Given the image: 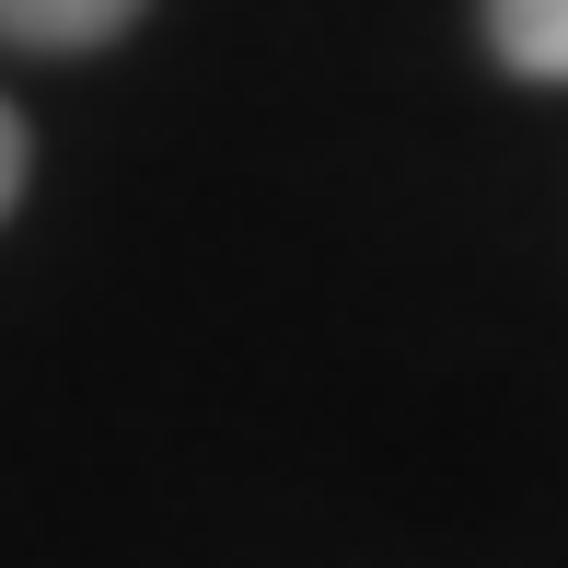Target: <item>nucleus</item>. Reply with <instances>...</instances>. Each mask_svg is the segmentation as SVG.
Returning a JSON list of instances; mask_svg holds the SVG:
<instances>
[{
    "label": "nucleus",
    "instance_id": "3",
    "mask_svg": "<svg viewBox=\"0 0 568 568\" xmlns=\"http://www.w3.org/2000/svg\"><path fill=\"white\" fill-rule=\"evenodd\" d=\"M12 197H23V116L0 105V210H12Z\"/></svg>",
    "mask_w": 568,
    "mask_h": 568
},
{
    "label": "nucleus",
    "instance_id": "2",
    "mask_svg": "<svg viewBox=\"0 0 568 568\" xmlns=\"http://www.w3.org/2000/svg\"><path fill=\"white\" fill-rule=\"evenodd\" d=\"M487 47L534 82H568V0H487Z\"/></svg>",
    "mask_w": 568,
    "mask_h": 568
},
{
    "label": "nucleus",
    "instance_id": "1",
    "mask_svg": "<svg viewBox=\"0 0 568 568\" xmlns=\"http://www.w3.org/2000/svg\"><path fill=\"white\" fill-rule=\"evenodd\" d=\"M140 23V0H0V36L12 47H105Z\"/></svg>",
    "mask_w": 568,
    "mask_h": 568
}]
</instances>
